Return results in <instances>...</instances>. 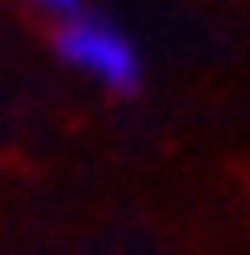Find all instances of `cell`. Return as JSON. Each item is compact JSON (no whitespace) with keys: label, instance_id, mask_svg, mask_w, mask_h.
Segmentation results:
<instances>
[{"label":"cell","instance_id":"6da1fadb","mask_svg":"<svg viewBox=\"0 0 250 255\" xmlns=\"http://www.w3.org/2000/svg\"><path fill=\"white\" fill-rule=\"evenodd\" d=\"M55 55L70 70H80L85 80H95L100 90L130 95L140 85V50H135V40L120 25H110L105 15L80 10L75 20H60L55 25Z\"/></svg>","mask_w":250,"mask_h":255},{"label":"cell","instance_id":"7a4b0ae2","mask_svg":"<svg viewBox=\"0 0 250 255\" xmlns=\"http://www.w3.org/2000/svg\"><path fill=\"white\" fill-rule=\"evenodd\" d=\"M30 5H35L40 15H50V20L60 25V20H75V15L85 10V0H30Z\"/></svg>","mask_w":250,"mask_h":255}]
</instances>
